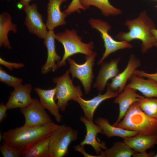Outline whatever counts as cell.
Here are the masks:
<instances>
[{"label": "cell", "instance_id": "6", "mask_svg": "<svg viewBox=\"0 0 157 157\" xmlns=\"http://www.w3.org/2000/svg\"><path fill=\"white\" fill-rule=\"evenodd\" d=\"M69 70H67L64 74L52 79L56 84V90L55 97V100L60 110L65 111L68 102L78 96L82 97L83 94L80 86H75L71 79Z\"/></svg>", "mask_w": 157, "mask_h": 157}, {"label": "cell", "instance_id": "32", "mask_svg": "<svg viewBox=\"0 0 157 157\" xmlns=\"http://www.w3.org/2000/svg\"><path fill=\"white\" fill-rule=\"evenodd\" d=\"M134 74L138 76L153 79L157 82V72L154 73H149L144 71L136 69Z\"/></svg>", "mask_w": 157, "mask_h": 157}, {"label": "cell", "instance_id": "41", "mask_svg": "<svg viewBox=\"0 0 157 157\" xmlns=\"http://www.w3.org/2000/svg\"><path fill=\"white\" fill-rule=\"evenodd\" d=\"M156 7L157 8V5L156 6Z\"/></svg>", "mask_w": 157, "mask_h": 157}, {"label": "cell", "instance_id": "29", "mask_svg": "<svg viewBox=\"0 0 157 157\" xmlns=\"http://www.w3.org/2000/svg\"><path fill=\"white\" fill-rule=\"evenodd\" d=\"M0 151L3 157H19L22 151L13 148L4 141L0 146Z\"/></svg>", "mask_w": 157, "mask_h": 157}, {"label": "cell", "instance_id": "12", "mask_svg": "<svg viewBox=\"0 0 157 157\" xmlns=\"http://www.w3.org/2000/svg\"><path fill=\"white\" fill-rule=\"evenodd\" d=\"M107 86V91L105 93L102 94L99 93L97 95L91 99L86 100L78 96L73 99L79 104L83 112L84 116L88 119L93 121L94 112L100 104L106 100L116 97L118 94Z\"/></svg>", "mask_w": 157, "mask_h": 157}, {"label": "cell", "instance_id": "11", "mask_svg": "<svg viewBox=\"0 0 157 157\" xmlns=\"http://www.w3.org/2000/svg\"><path fill=\"white\" fill-rule=\"evenodd\" d=\"M140 65V60L134 55L131 54L125 69L113 78L111 82L107 83V86L113 91L120 93L125 87L127 81Z\"/></svg>", "mask_w": 157, "mask_h": 157}, {"label": "cell", "instance_id": "31", "mask_svg": "<svg viewBox=\"0 0 157 157\" xmlns=\"http://www.w3.org/2000/svg\"><path fill=\"white\" fill-rule=\"evenodd\" d=\"M0 64L8 68L9 70H12L14 69H20L23 67L24 65L22 63H17L8 62L0 58Z\"/></svg>", "mask_w": 157, "mask_h": 157}, {"label": "cell", "instance_id": "16", "mask_svg": "<svg viewBox=\"0 0 157 157\" xmlns=\"http://www.w3.org/2000/svg\"><path fill=\"white\" fill-rule=\"evenodd\" d=\"M136 91L134 89L125 87L123 91L115 97L113 102L119 105V112L115 123H117L122 119L132 104L139 102L145 97L137 93Z\"/></svg>", "mask_w": 157, "mask_h": 157}, {"label": "cell", "instance_id": "17", "mask_svg": "<svg viewBox=\"0 0 157 157\" xmlns=\"http://www.w3.org/2000/svg\"><path fill=\"white\" fill-rule=\"evenodd\" d=\"M55 34L53 30L48 31L44 39V44L47 50V58L46 62L41 68L42 74H45L51 71H55L58 68L56 62H58L61 57L57 54L55 44Z\"/></svg>", "mask_w": 157, "mask_h": 157}, {"label": "cell", "instance_id": "33", "mask_svg": "<svg viewBox=\"0 0 157 157\" xmlns=\"http://www.w3.org/2000/svg\"><path fill=\"white\" fill-rule=\"evenodd\" d=\"M8 110L6 104L2 102L0 104V123L2 122L7 117L6 111Z\"/></svg>", "mask_w": 157, "mask_h": 157}, {"label": "cell", "instance_id": "40", "mask_svg": "<svg viewBox=\"0 0 157 157\" xmlns=\"http://www.w3.org/2000/svg\"><path fill=\"white\" fill-rule=\"evenodd\" d=\"M157 48V44H156L155 46Z\"/></svg>", "mask_w": 157, "mask_h": 157}, {"label": "cell", "instance_id": "4", "mask_svg": "<svg viewBox=\"0 0 157 157\" xmlns=\"http://www.w3.org/2000/svg\"><path fill=\"white\" fill-rule=\"evenodd\" d=\"M55 38L63 44L64 50L62 58L57 63L58 68L65 65L67 59L74 54L82 53L90 56L94 53V43L82 42V38L77 35V31L74 30L66 29L64 32L55 34Z\"/></svg>", "mask_w": 157, "mask_h": 157}, {"label": "cell", "instance_id": "36", "mask_svg": "<svg viewBox=\"0 0 157 157\" xmlns=\"http://www.w3.org/2000/svg\"><path fill=\"white\" fill-rule=\"evenodd\" d=\"M32 0H20L17 4L18 8L21 9L26 6L29 5V3Z\"/></svg>", "mask_w": 157, "mask_h": 157}, {"label": "cell", "instance_id": "8", "mask_svg": "<svg viewBox=\"0 0 157 157\" xmlns=\"http://www.w3.org/2000/svg\"><path fill=\"white\" fill-rule=\"evenodd\" d=\"M97 53H94L90 56H86L85 61L82 64L77 63L70 57L67 59L69 64V70L73 78L78 79L83 85L86 94L90 92L92 83L94 78L93 67Z\"/></svg>", "mask_w": 157, "mask_h": 157}, {"label": "cell", "instance_id": "20", "mask_svg": "<svg viewBox=\"0 0 157 157\" xmlns=\"http://www.w3.org/2000/svg\"><path fill=\"white\" fill-rule=\"evenodd\" d=\"M129 80L130 82L126 87L138 91L145 97L157 98V82L149 78L145 79L134 74Z\"/></svg>", "mask_w": 157, "mask_h": 157}, {"label": "cell", "instance_id": "19", "mask_svg": "<svg viewBox=\"0 0 157 157\" xmlns=\"http://www.w3.org/2000/svg\"><path fill=\"white\" fill-rule=\"evenodd\" d=\"M56 88L48 90L36 87L34 90L39 97L40 102L42 106L48 110L53 115L56 121L60 123L62 120V115L59 112L60 109L55 101Z\"/></svg>", "mask_w": 157, "mask_h": 157}, {"label": "cell", "instance_id": "5", "mask_svg": "<svg viewBox=\"0 0 157 157\" xmlns=\"http://www.w3.org/2000/svg\"><path fill=\"white\" fill-rule=\"evenodd\" d=\"M77 131L65 124L59 125L50 136L49 157H64L70 143L77 138Z\"/></svg>", "mask_w": 157, "mask_h": 157}, {"label": "cell", "instance_id": "9", "mask_svg": "<svg viewBox=\"0 0 157 157\" xmlns=\"http://www.w3.org/2000/svg\"><path fill=\"white\" fill-rule=\"evenodd\" d=\"M45 108L37 98L32 99L27 106L20 108V111L25 118L23 126H39L52 121Z\"/></svg>", "mask_w": 157, "mask_h": 157}, {"label": "cell", "instance_id": "1", "mask_svg": "<svg viewBox=\"0 0 157 157\" xmlns=\"http://www.w3.org/2000/svg\"><path fill=\"white\" fill-rule=\"evenodd\" d=\"M59 125L51 121L39 126H22L3 132V139L13 148L23 151L50 136Z\"/></svg>", "mask_w": 157, "mask_h": 157}, {"label": "cell", "instance_id": "25", "mask_svg": "<svg viewBox=\"0 0 157 157\" xmlns=\"http://www.w3.org/2000/svg\"><path fill=\"white\" fill-rule=\"evenodd\" d=\"M50 136L37 142L26 149L22 151V157H49Z\"/></svg>", "mask_w": 157, "mask_h": 157}, {"label": "cell", "instance_id": "22", "mask_svg": "<svg viewBox=\"0 0 157 157\" xmlns=\"http://www.w3.org/2000/svg\"><path fill=\"white\" fill-rule=\"evenodd\" d=\"M95 124L100 126L102 129L101 133L110 138L113 136L118 137L124 139L137 135V132L124 129L110 124L107 118L99 117L95 121Z\"/></svg>", "mask_w": 157, "mask_h": 157}, {"label": "cell", "instance_id": "18", "mask_svg": "<svg viewBox=\"0 0 157 157\" xmlns=\"http://www.w3.org/2000/svg\"><path fill=\"white\" fill-rule=\"evenodd\" d=\"M67 0H49L47 6V18L46 23L49 31L53 30L56 27L65 24L67 15L62 12L60 6Z\"/></svg>", "mask_w": 157, "mask_h": 157}, {"label": "cell", "instance_id": "23", "mask_svg": "<svg viewBox=\"0 0 157 157\" xmlns=\"http://www.w3.org/2000/svg\"><path fill=\"white\" fill-rule=\"evenodd\" d=\"M12 17L8 12L4 11L0 14V47L3 46L10 49L12 48L8 34L10 31L14 33L17 32V25L12 22Z\"/></svg>", "mask_w": 157, "mask_h": 157}, {"label": "cell", "instance_id": "34", "mask_svg": "<svg viewBox=\"0 0 157 157\" xmlns=\"http://www.w3.org/2000/svg\"><path fill=\"white\" fill-rule=\"evenodd\" d=\"M84 146L80 144L74 146V149L75 151H78L82 154L85 157H98L97 156L91 155L87 153L84 148Z\"/></svg>", "mask_w": 157, "mask_h": 157}, {"label": "cell", "instance_id": "38", "mask_svg": "<svg viewBox=\"0 0 157 157\" xmlns=\"http://www.w3.org/2000/svg\"><path fill=\"white\" fill-rule=\"evenodd\" d=\"M2 139H3V134L2 135L1 133H0V141L2 140Z\"/></svg>", "mask_w": 157, "mask_h": 157}, {"label": "cell", "instance_id": "10", "mask_svg": "<svg viewBox=\"0 0 157 157\" xmlns=\"http://www.w3.org/2000/svg\"><path fill=\"white\" fill-rule=\"evenodd\" d=\"M26 14L24 24L28 31L42 39H44L48 31L43 22L42 15L38 11L36 3L28 5L23 8Z\"/></svg>", "mask_w": 157, "mask_h": 157}, {"label": "cell", "instance_id": "21", "mask_svg": "<svg viewBox=\"0 0 157 157\" xmlns=\"http://www.w3.org/2000/svg\"><path fill=\"white\" fill-rule=\"evenodd\" d=\"M123 141L135 151L142 153L153 147L157 139V135H148L138 133L123 139Z\"/></svg>", "mask_w": 157, "mask_h": 157}, {"label": "cell", "instance_id": "15", "mask_svg": "<svg viewBox=\"0 0 157 157\" xmlns=\"http://www.w3.org/2000/svg\"><path fill=\"white\" fill-rule=\"evenodd\" d=\"M120 58L111 60L109 62H103L93 86L97 88L99 93L104 90L108 81L117 76L120 72L118 67Z\"/></svg>", "mask_w": 157, "mask_h": 157}, {"label": "cell", "instance_id": "37", "mask_svg": "<svg viewBox=\"0 0 157 157\" xmlns=\"http://www.w3.org/2000/svg\"><path fill=\"white\" fill-rule=\"evenodd\" d=\"M151 32L155 38L156 42V44H157V29L155 28H153L151 29Z\"/></svg>", "mask_w": 157, "mask_h": 157}, {"label": "cell", "instance_id": "39", "mask_svg": "<svg viewBox=\"0 0 157 157\" xmlns=\"http://www.w3.org/2000/svg\"><path fill=\"white\" fill-rule=\"evenodd\" d=\"M156 144H157V139L156 142ZM154 157H157V154H156L154 156Z\"/></svg>", "mask_w": 157, "mask_h": 157}, {"label": "cell", "instance_id": "28", "mask_svg": "<svg viewBox=\"0 0 157 157\" xmlns=\"http://www.w3.org/2000/svg\"><path fill=\"white\" fill-rule=\"evenodd\" d=\"M0 81L8 86L15 87L22 84V79L9 75L0 67Z\"/></svg>", "mask_w": 157, "mask_h": 157}, {"label": "cell", "instance_id": "35", "mask_svg": "<svg viewBox=\"0 0 157 157\" xmlns=\"http://www.w3.org/2000/svg\"><path fill=\"white\" fill-rule=\"evenodd\" d=\"M156 154L153 152L149 153L146 151L142 153H138L135 152L132 157H154Z\"/></svg>", "mask_w": 157, "mask_h": 157}, {"label": "cell", "instance_id": "27", "mask_svg": "<svg viewBox=\"0 0 157 157\" xmlns=\"http://www.w3.org/2000/svg\"><path fill=\"white\" fill-rule=\"evenodd\" d=\"M139 103L140 108L145 113L157 120V98L144 97Z\"/></svg>", "mask_w": 157, "mask_h": 157}, {"label": "cell", "instance_id": "13", "mask_svg": "<svg viewBox=\"0 0 157 157\" xmlns=\"http://www.w3.org/2000/svg\"><path fill=\"white\" fill-rule=\"evenodd\" d=\"M80 120L85 125L86 133L84 140L81 142L80 144L91 145L93 148L97 155L100 157L102 150L107 148L104 142H101L97 138L99 133H101L102 129L99 126L94 124L93 121L88 119L85 116H81Z\"/></svg>", "mask_w": 157, "mask_h": 157}, {"label": "cell", "instance_id": "3", "mask_svg": "<svg viewBox=\"0 0 157 157\" xmlns=\"http://www.w3.org/2000/svg\"><path fill=\"white\" fill-rule=\"evenodd\" d=\"M113 125L146 135H157V120L145 113L139 102L129 107L122 119Z\"/></svg>", "mask_w": 157, "mask_h": 157}, {"label": "cell", "instance_id": "2", "mask_svg": "<svg viewBox=\"0 0 157 157\" xmlns=\"http://www.w3.org/2000/svg\"><path fill=\"white\" fill-rule=\"evenodd\" d=\"M125 24L129 31L119 33L116 37L117 39L128 42L134 40H140L142 42L141 52L143 53L155 46L156 40L151 32V29L155 28V25L146 11L141 13L135 19L127 20Z\"/></svg>", "mask_w": 157, "mask_h": 157}, {"label": "cell", "instance_id": "30", "mask_svg": "<svg viewBox=\"0 0 157 157\" xmlns=\"http://www.w3.org/2000/svg\"><path fill=\"white\" fill-rule=\"evenodd\" d=\"M80 9L84 10H86L81 4L79 0H72L67 8L63 12L67 16L76 12L80 13Z\"/></svg>", "mask_w": 157, "mask_h": 157}, {"label": "cell", "instance_id": "7", "mask_svg": "<svg viewBox=\"0 0 157 157\" xmlns=\"http://www.w3.org/2000/svg\"><path fill=\"white\" fill-rule=\"evenodd\" d=\"M89 22L92 28L95 29L100 33L105 48L102 57L97 62L98 65H100L110 54L120 49L132 48V45L129 42L124 41H116L109 34L108 32L111 27L107 22L99 19L91 18L89 20Z\"/></svg>", "mask_w": 157, "mask_h": 157}, {"label": "cell", "instance_id": "24", "mask_svg": "<svg viewBox=\"0 0 157 157\" xmlns=\"http://www.w3.org/2000/svg\"><path fill=\"white\" fill-rule=\"evenodd\" d=\"M135 152L124 141L114 142L108 149L102 150L100 157H131Z\"/></svg>", "mask_w": 157, "mask_h": 157}, {"label": "cell", "instance_id": "26", "mask_svg": "<svg viewBox=\"0 0 157 157\" xmlns=\"http://www.w3.org/2000/svg\"><path fill=\"white\" fill-rule=\"evenodd\" d=\"M82 6L86 9L91 6H95L106 16L117 15L121 14V11L111 4L109 0H79Z\"/></svg>", "mask_w": 157, "mask_h": 157}, {"label": "cell", "instance_id": "14", "mask_svg": "<svg viewBox=\"0 0 157 157\" xmlns=\"http://www.w3.org/2000/svg\"><path fill=\"white\" fill-rule=\"evenodd\" d=\"M32 90L30 83L21 84L14 87L6 104L8 110L21 108L29 105L33 99L31 94Z\"/></svg>", "mask_w": 157, "mask_h": 157}]
</instances>
